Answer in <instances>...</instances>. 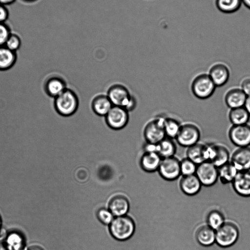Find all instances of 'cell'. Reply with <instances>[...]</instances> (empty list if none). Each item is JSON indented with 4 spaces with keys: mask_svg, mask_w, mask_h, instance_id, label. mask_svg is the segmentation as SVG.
<instances>
[{
    "mask_svg": "<svg viewBox=\"0 0 250 250\" xmlns=\"http://www.w3.org/2000/svg\"><path fill=\"white\" fill-rule=\"evenodd\" d=\"M239 229L232 221L226 220L215 230V243L220 247L227 248L234 245L239 236Z\"/></svg>",
    "mask_w": 250,
    "mask_h": 250,
    "instance_id": "cell-1",
    "label": "cell"
},
{
    "mask_svg": "<svg viewBox=\"0 0 250 250\" xmlns=\"http://www.w3.org/2000/svg\"><path fill=\"white\" fill-rule=\"evenodd\" d=\"M78 98L72 90L66 89L60 95L55 98L54 106L56 111L63 116H69L77 110Z\"/></svg>",
    "mask_w": 250,
    "mask_h": 250,
    "instance_id": "cell-2",
    "label": "cell"
},
{
    "mask_svg": "<svg viewBox=\"0 0 250 250\" xmlns=\"http://www.w3.org/2000/svg\"><path fill=\"white\" fill-rule=\"evenodd\" d=\"M109 229L113 237L118 240L124 241L128 239L133 235L135 224L129 217L125 215L118 216L111 222Z\"/></svg>",
    "mask_w": 250,
    "mask_h": 250,
    "instance_id": "cell-3",
    "label": "cell"
},
{
    "mask_svg": "<svg viewBox=\"0 0 250 250\" xmlns=\"http://www.w3.org/2000/svg\"><path fill=\"white\" fill-rule=\"evenodd\" d=\"M216 86L208 74L202 73L193 80L191 89L193 94L199 99L204 100L210 97Z\"/></svg>",
    "mask_w": 250,
    "mask_h": 250,
    "instance_id": "cell-4",
    "label": "cell"
},
{
    "mask_svg": "<svg viewBox=\"0 0 250 250\" xmlns=\"http://www.w3.org/2000/svg\"><path fill=\"white\" fill-rule=\"evenodd\" d=\"M200 136L199 127L194 124L188 123L181 125L175 139L180 146L188 148L198 143Z\"/></svg>",
    "mask_w": 250,
    "mask_h": 250,
    "instance_id": "cell-5",
    "label": "cell"
},
{
    "mask_svg": "<svg viewBox=\"0 0 250 250\" xmlns=\"http://www.w3.org/2000/svg\"><path fill=\"white\" fill-rule=\"evenodd\" d=\"M164 120V117H157L147 124L144 131L146 143L157 144L166 137Z\"/></svg>",
    "mask_w": 250,
    "mask_h": 250,
    "instance_id": "cell-6",
    "label": "cell"
},
{
    "mask_svg": "<svg viewBox=\"0 0 250 250\" xmlns=\"http://www.w3.org/2000/svg\"><path fill=\"white\" fill-rule=\"evenodd\" d=\"M158 170L164 179L175 180L181 175L180 161L175 156L162 158Z\"/></svg>",
    "mask_w": 250,
    "mask_h": 250,
    "instance_id": "cell-7",
    "label": "cell"
},
{
    "mask_svg": "<svg viewBox=\"0 0 250 250\" xmlns=\"http://www.w3.org/2000/svg\"><path fill=\"white\" fill-rule=\"evenodd\" d=\"M195 175L202 186L210 187L218 180V167L208 161L197 165Z\"/></svg>",
    "mask_w": 250,
    "mask_h": 250,
    "instance_id": "cell-8",
    "label": "cell"
},
{
    "mask_svg": "<svg viewBox=\"0 0 250 250\" xmlns=\"http://www.w3.org/2000/svg\"><path fill=\"white\" fill-rule=\"evenodd\" d=\"M229 149L225 146L215 144L207 145V161L219 167L230 161Z\"/></svg>",
    "mask_w": 250,
    "mask_h": 250,
    "instance_id": "cell-9",
    "label": "cell"
},
{
    "mask_svg": "<svg viewBox=\"0 0 250 250\" xmlns=\"http://www.w3.org/2000/svg\"><path fill=\"white\" fill-rule=\"evenodd\" d=\"M228 136L231 142L238 147L250 146V125L247 124L232 125L229 129Z\"/></svg>",
    "mask_w": 250,
    "mask_h": 250,
    "instance_id": "cell-10",
    "label": "cell"
},
{
    "mask_svg": "<svg viewBox=\"0 0 250 250\" xmlns=\"http://www.w3.org/2000/svg\"><path fill=\"white\" fill-rule=\"evenodd\" d=\"M2 240L9 250H27L28 245L24 233L18 229L6 231Z\"/></svg>",
    "mask_w": 250,
    "mask_h": 250,
    "instance_id": "cell-11",
    "label": "cell"
},
{
    "mask_svg": "<svg viewBox=\"0 0 250 250\" xmlns=\"http://www.w3.org/2000/svg\"><path fill=\"white\" fill-rule=\"evenodd\" d=\"M128 111L124 107L113 106L105 116L106 122L111 128L119 130L124 128L128 121Z\"/></svg>",
    "mask_w": 250,
    "mask_h": 250,
    "instance_id": "cell-12",
    "label": "cell"
},
{
    "mask_svg": "<svg viewBox=\"0 0 250 250\" xmlns=\"http://www.w3.org/2000/svg\"><path fill=\"white\" fill-rule=\"evenodd\" d=\"M113 106L125 108L132 96L128 90L122 85L115 84L108 90L107 95Z\"/></svg>",
    "mask_w": 250,
    "mask_h": 250,
    "instance_id": "cell-13",
    "label": "cell"
},
{
    "mask_svg": "<svg viewBox=\"0 0 250 250\" xmlns=\"http://www.w3.org/2000/svg\"><path fill=\"white\" fill-rule=\"evenodd\" d=\"M230 161L238 171L250 170V147H238L232 153Z\"/></svg>",
    "mask_w": 250,
    "mask_h": 250,
    "instance_id": "cell-14",
    "label": "cell"
},
{
    "mask_svg": "<svg viewBox=\"0 0 250 250\" xmlns=\"http://www.w3.org/2000/svg\"><path fill=\"white\" fill-rule=\"evenodd\" d=\"M231 183L237 194L245 197H250V170L238 171Z\"/></svg>",
    "mask_w": 250,
    "mask_h": 250,
    "instance_id": "cell-15",
    "label": "cell"
},
{
    "mask_svg": "<svg viewBox=\"0 0 250 250\" xmlns=\"http://www.w3.org/2000/svg\"><path fill=\"white\" fill-rule=\"evenodd\" d=\"M208 74L216 86L220 87L227 83L229 78L230 72L229 67L225 64L217 63L210 68Z\"/></svg>",
    "mask_w": 250,
    "mask_h": 250,
    "instance_id": "cell-16",
    "label": "cell"
},
{
    "mask_svg": "<svg viewBox=\"0 0 250 250\" xmlns=\"http://www.w3.org/2000/svg\"><path fill=\"white\" fill-rule=\"evenodd\" d=\"M202 185L195 174L182 176L179 182L180 190L185 194L193 196L201 190Z\"/></svg>",
    "mask_w": 250,
    "mask_h": 250,
    "instance_id": "cell-17",
    "label": "cell"
},
{
    "mask_svg": "<svg viewBox=\"0 0 250 250\" xmlns=\"http://www.w3.org/2000/svg\"><path fill=\"white\" fill-rule=\"evenodd\" d=\"M194 236L197 242L203 246H210L215 242V230L206 223L196 229Z\"/></svg>",
    "mask_w": 250,
    "mask_h": 250,
    "instance_id": "cell-18",
    "label": "cell"
},
{
    "mask_svg": "<svg viewBox=\"0 0 250 250\" xmlns=\"http://www.w3.org/2000/svg\"><path fill=\"white\" fill-rule=\"evenodd\" d=\"M247 96L240 88L229 90L225 96V102L230 109L244 106Z\"/></svg>",
    "mask_w": 250,
    "mask_h": 250,
    "instance_id": "cell-19",
    "label": "cell"
},
{
    "mask_svg": "<svg viewBox=\"0 0 250 250\" xmlns=\"http://www.w3.org/2000/svg\"><path fill=\"white\" fill-rule=\"evenodd\" d=\"M186 155L197 165L207 161V145L198 143L188 147Z\"/></svg>",
    "mask_w": 250,
    "mask_h": 250,
    "instance_id": "cell-20",
    "label": "cell"
},
{
    "mask_svg": "<svg viewBox=\"0 0 250 250\" xmlns=\"http://www.w3.org/2000/svg\"><path fill=\"white\" fill-rule=\"evenodd\" d=\"M109 209L114 216L117 217L124 216L129 209L128 200L123 196H115L109 202Z\"/></svg>",
    "mask_w": 250,
    "mask_h": 250,
    "instance_id": "cell-21",
    "label": "cell"
},
{
    "mask_svg": "<svg viewBox=\"0 0 250 250\" xmlns=\"http://www.w3.org/2000/svg\"><path fill=\"white\" fill-rule=\"evenodd\" d=\"M162 158L156 152H145L141 158L142 168L149 172L158 170Z\"/></svg>",
    "mask_w": 250,
    "mask_h": 250,
    "instance_id": "cell-22",
    "label": "cell"
},
{
    "mask_svg": "<svg viewBox=\"0 0 250 250\" xmlns=\"http://www.w3.org/2000/svg\"><path fill=\"white\" fill-rule=\"evenodd\" d=\"M44 88L49 96L54 98L60 95L66 89L63 80L58 77H53L47 80Z\"/></svg>",
    "mask_w": 250,
    "mask_h": 250,
    "instance_id": "cell-23",
    "label": "cell"
},
{
    "mask_svg": "<svg viewBox=\"0 0 250 250\" xmlns=\"http://www.w3.org/2000/svg\"><path fill=\"white\" fill-rule=\"evenodd\" d=\"M113 106L108 96L105 95L97 96L92 103V108L94 112L101 116H105Z\"/></svg>",
    "mask_w": 250,
    "mask_h": 250,
    "instance_id": "cell-24",
    "label": "cell"
},
{
    "mask_svg": "<svg viewBox=\"0 0 250 250\" xmlns=\"http://www.w3.org/2000/svg\"><path fill=\"white\" fill-rule=\"evenodd\" d=\"M218 179L223 184L232 183L238 172L230 161L218 167Z\"/></svg>",
    "mask_w": 250,
    "mask_h": 250,
    "instance_id": "cell-25",
    "label": "cell"
},
{
    "mask_svg": "<svg viewBox=\"0 0 250 250\" xmlns=\"http://www.w3.org/2000/svg\"><path fill=\"white\" fill-rule=\"evenodd\" d=\"M177 147L172 139L166 137L157 144V153L162 158L174 156Z\"/></svg>",
    "mask_w": 250,
    "mask_h": 250,
    "instance_id": "cell-26",
    "label": "cell"
},
{
    "mask_svg": "<svg viewBox=\"0 0 250 250\" xmlns=\"http://www.w3.org/2000/svg\"><path fill=\"white\" fill-rule=\"evenodd\" d=\"M228 116L231 124L235 125L247 124L250 117L244 106L230 109Z\"/></svg>",
    "mask_w": 250,
    "mask_h": 250,
    "instance_id": "cell-27",
    "label": "cell"
},
{
    "mask_svg": "<svg viewBox=\"0 0 250 250\" xmlns=\"http://www.w3.org/2000/svg\"><path fill=\"white\" fill-rule=\"evenodd\" d=\"M16 61L15 52L7 47H0V70L5 71L12 68Z\"/></svg>",
    "mask_w": 250,
    "mask_h": 250,
    "instance_id": "cell-28",
    "label": "cell"
},
{
    "mask_svg": "<svg viewBox=\"0 0 250 250\" xmlns=\"http://www.w3.org/2000/svg\"><path fill=\"white\" fill-rule=\"evenodd\" d=\"M181 126V124L176 119L170 117L164 118V128L166 137L175 139Z\"/></svg>",
    "mask_w": 250,
    "mask_h": 250,
    "instance_id": "cell-29",
    "label": "cell"
},
{
    "mask_svg": "<svg viewBox=\"0 0 250 250\" xmlns=\"http://www.w3.org/2000/svg\"><path fill=\"white\" fill-rule=\"evenodd\" d=\"M226 220L224 214L219 210H210L206 217V224L215 230L221 227Z\"/></svg>",
    "mask_w": 250,
    "mask_h": 250,
    "instance_id": "cell-30",
    "label": "cell"
},
{
    "mask_svg": "<svg viewBox=\"0 0 250 250\" xmlns=\"http://www.w3.org/2000/svg\"><path fill=\"white\" fill-rule=\"evenodd\" d=\"M241 2V0H216V5L220 11L230 13L239 9Z\"/></svg>",
    "mask_w": 250,
    "mask_h": 250,
    "instance_id": "cell-31",
    "label": "cell"
},
{
    "mask_svg": "<svg viewBox=\"0 0 250 250\" xmlns=\"http://www.w3.org/2000/svg\"><path fill=\"white\" fill-rule=\"evenodd\" d=\"M197 165L193 161L185 158L180 161V170L182 176L195 174Z\"/></svg>",
    "mask_w": 250,
    "mask_h": 250,
    "instance_id": "cell-32",
    "label": "cell"
},
{
    "mask_svg": "<svg viewBox=\"0 0 250 250\" xmlns=\"http://www.w3.org/2000/svg\"><path fill=\"white\" fill-rule=\"evenodd\" d=\"M113 215L109 210L105 208H101L97 213L99 220L104 224H109L114 219Z\"/></svg>",
    "mask_w": 250,
    "mask_h": 250,
    "instance_id": "cell-33",
    "label": "cell"
},
{
    "mask_svg": "<svg viewBox=\"0 0 250 250\" xmlns=\"http://www.w3.org/2000/svg\"><path fill=\"white\" fill-rule=\"evenodd\" d=\"M5 44L6 47L10 50L15 52L19 48L20 45V42L19 39L16 36H12L8 38Z\"/></svg>",
    "mask_w": 250,
    "mask_h": 250,
    "instance_id": "cell-34",
    "label": "cell"
},
{
    "mask_svg": "<svg viewBox=\"0 0 250 250\" xmlns=\"http://www.w3.org/2000/svg\"><path fill=\"white\" fill-rule=\"evenodd\" d=\"M8 38L7 29L3 25L0 24V46L5 43Z\"/></svg>",
    "mask_w": 250,
    "mask_h": 250,
    "instance_id": "cell-35",
    "label": "cell"
},
{
    "mask_svg": "<svg viewBox=\"0 0 250 250\" xmlns=\"http://www.w3.org/2000/svg\"><path fill=\"white\" fill-rule=\"evenodd\" d=\"M240 88L247 96L250 95V77L243 80Z\"/></svg>",
    "mask_w": 250,
    "mask_h": 250,
    "instance_id": "cell-36",
    "label": "cell"
},
{
    "mask_svg": "<svg viewBox=\"0 0 250 250\" xmlns=\"http://www.w3.org/2000/svg\"><path fill=\"white\" fill-rule=\"evenodd\" d=\"M7 17V13L4 8L0 6V21L5 20Z\"/></svg>",
    "mask_w": 250,
    "mask_h": 250,
    "instance_id": "cell-37",
    "label": "cell"
},
{
    "mask_svg": "<svg viewBox=\"0 0 250 250\" xmlns=\"http://www.w3.org/2000/svg\"><path fill=\"white\" fill-rule=\"evenodd\" d=\"M27 250H44V249L39 245L33 244L28 246Z\"/></svg>",
    "mask_w": 250,
    "mask_h": 250,
    "instance_id": "cell-38",
    "label": "cell"
},
{
    "mask_svg": "<svg viewBox=\"0 0 250 250\" xmlns=\"http://www.w3.org/2000/svg\"><path fill=\"white\" fill-rule=\"evenodd\" d=\"M244 107L250 115V95L247 97Z\"/></svg>",
    "mask_w": 250,
    "mask_h": 250,
    "instance_id": "cell-39",
    "label": "cell"
},
{
    "mask_svg": "<svg viewBox=\"0 0 250 250\" xmlns=\"http://www.w3.org/2000/svg\"><path fill=\"white\" fill-rule=\"evenodd\" d=\"M6 231H5L2 227V218L0 214V240L3 237Z\"/></svg>",
    "mask_w": 250,
    "mask_h": 250,
    "instance_id": "cell-40",
    "label": "cell"
},
{
    "mask_svg": "<svg viewBox=\"0 0 250 250\" xmlns=\"http://www.w3.org/2000/svg\"><path fill=\"white\" fill-rule=\"evenodd\" d=\"M0 250H9L2 240H0Z\"/></svg>",
    "mask_w": 250,
    "mask_h": 250,
    "instance_id": "cell-41",
    "label": "cell"
},
{
    "mask_svg": "<svg viewBox=\"0 0 250 250\" xmlns=\"http://www.w3.org/2000/svg\"><path fill=\"white\" fill-rule=\"evenodd\" d=\"M242 2L248 8L250 9V0H241Z\"/></svg>",
    "mask_w": 250,
    "mask_h": 250,
    "instance_id": "cell-42",
    "label": "cell"
},
{
    "mask_svg": "<svg viewBox=\"0 0 250 250\" xmlns=\"http://www.w3.org/2000/svg\"><path fill=\"white\" fill-rule=\"evenodd\" d=\"M12 0H0V2L2 3H8L11 1Z\"/></svg>",
    "mask_w": 250,
    "mask_h": 250,
    "instance_id": "cell-43",
    "label": "cell"
}]
</instances>
